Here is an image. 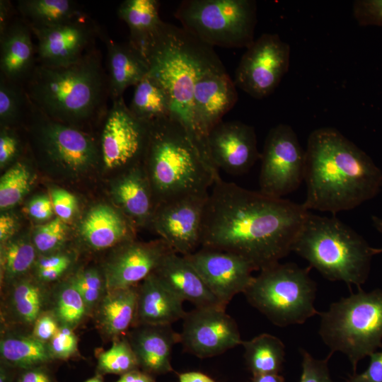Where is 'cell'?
Returning <instances> with one entry per match:
<instances>
[{
    "label": "cell",
    "instance_id": "1",
    "mask_svg": "<svg viewBox=\"0 0 382 382\" xmlns=\"http://www.w3.org/2000/svg\"><path fill=\"white\" fill-rule=\"evenodd\" d=\"M309 212L302 204L248 190L219 176L205 204L200 245L237 255L260 271L292 251Z\"/></svg>",
    "mask_w": 382,
    "mask_h": 382
},
{
    "label": "cell",
    "instance_id": "36",
    "mask_svg": "<svg viewBox=\"0 0 382 382\" xmlns=\"http://www.w3.org/2000/svg\"><path fill=\"white\" fill-rule=\"evenodd\" d=\"M86 313L84 301L71 280L62 285L57 293L54 314L61 325L73 328Z\"/></svg>",
    "mask_w": 382,
    "mask_h": 382
},
{
    "label": "cell",
    "instance_id": "3",
    "mask_svg": "<svg viewBox=\"0 0 382 382\" xmlns=\"http://www.w3.org/2000/svg\"><path fill=\"white\" fill-rule=\"evenodd\" d=\"M149 74L168 91L171 115L179 120L209 157L206 144L199 137L194 117L193 96L197 81L206 73L226 69L214 48L183 27L163 23L141 50Z\"/></svg>",
    "mask_w": 382,
    "mask_h": 382
},
{
    "label": "cell",
    "instance_id": "56",
    "mask_svg": "<svg viewBox=\"0 0 382 382\" xmlns=\"http://www.w3.org/2000/svg\"><path fill=\"white\" fill-rule=\"evenodd\" d=\"M179 378L180 382H215L205 374L195 371L183 373Z\"/></svg>",
    "mask_w": 382,
    "mask_h": 382
},
{
    "label": "cell",
    "instance_id": "35",
    "mask_svg": "<svg viewBox=\"0 0 382 382\" xmlns=\"http://www.w3.org/2000/svg\"><path fill=\"white\" fill-rule=\"evenodd\" d=\"M28 98L24 86L0 74V122L10 127L26 117Z\"/></svg>",
    "mask_w": 382,
    "mask_h": 382
},
{
    "label": "cell",
    "instance_id": "26",
    "mask_svg": "<svg viewBox=\"0 0 382 382\" xmlns=\"http://www.w3.org/2000/svg\"><path fill=\"white\" fill-rule=\"evenodd\" d=\"M81 234L94 250L105 249L129 241L132 231L129 223L119 212L106 205L92 208L81 224Z\"/></svg>",
    "mask_w": 382,
    "mask_h": 382
},
{
    "label": "cell",
    "instance_id": "43",
    "mask_svg": "<svg viewBox=\"0 0 382 382\" xmlns=\"http://www.w3.org/2000/svg\"><path fill=\"white\" fill-rule=\"evenodd\" d=\"M78 340L71 328L61 325L57 333L49 342L52 357L65 359L77 350Z\"/></svg>",
    "mask_w": 382,
    "mask_h": 382
},
{
    "label": "cell",
    "instance_id": "38",
    "mask_svg": "<svg viewBox=\"0 0 382 382\" xmlns=\"http://www.w3.org/2000/svg\"><path fill=\"white\" fill-rule=\"evenodd\" d=\"M35 259V248L25 239L9 242L4 249L1 265L4 277L13 279L25 273Z\"/></svg>",
    "mask_w": 382,
    "mask_h": 382
},
{
    "label": "cell",
    "instance_id": "8",
    "mask_svg": "<svg viewBox=\"0 0 382 382\" xmlns=\"http://www.w3.org/2000/svg\"><path fill=\"white\" fill-rule=\"evenodd\" d=\"M311 269L278 262L260 270L244 295L275 325L302 324L320 313L314 307L317 284L309 275Z\"/></svg>",
    "mask_w": 382,
    "mask_h": 382
},
{
    "label": "cell",
    "instance_id": "12",
    "mask_svg": "<svg viewBox=\"0 0 382 382\" xmlns=\"http://www.w3.org/2000/svg\"><path fill=\"white\" fill-rule=\"evenodd\" d=\"M290 46L277 34L263 33L246 49L235 71L236 86L250 96H270L287 73Z\"/></svg>",
    "mask_w": 382,
    "mask_h": 382
},
{
    "label": "cell",
    "instance_id": "11",
    "mask_svg": "<svg viewBox=\"0 0 382 382\" xmlns=\"http://www.w3.org/2000/svg\"><path fill=\"white\" fill-rule=\"evenodd\" d=\"M260 159L258 191L264 195L283 198L304 180L305 151L288 125L279 124L269 131Z\"/></svg>",
    "mask_w": 382,
    "mask_h": 382
},
{
    "label": "cell",
    "instance_id": "39",
    "mask_svg": "<svg viewBox=\"0 0 382 382\" xmlns=\"http://www.w3.org/2000/svg\"><path fill=\"white\" fill-rule=\"evenodd\" d=\"M137 365L136 355L127 339L114 342L98 358V367L108 373L126 374L134 370Z\"/></svg>",
    "mask_w": 382,
    "mask_h": 382
},
{
    "label": "cell",
    "instance_id": "24",
    "mask_svg": "<svg viewBox=\"0 0 382 382\" xmlns=\"http://www.w3.org/2000/svg\"><path fill=\"white\" fill-rule=\"evenodd\" d=\"M138 364L154 373L171 370L170 357L174 346L180 343V333L171 325H137L128 339Z\"/></svg>",
    "mask_w": 382,
    "mask_h": 382
},
{
    "label": "cell",
    "instance_id": "5",
    "mask_svg": "<svg viewBox=\"0 0 382 382\" xmlns=\"http://www.w3.org/2000/svg\"><path fill=\"white\" fill-rule=\"evenodd\" d=\"M144 158L156 207L175 198L208 193L220 176L187 129L172 116L149 122Z\"/></svg>",
    "mask_w": 382,
    "mask_h": 382
},
{
    "label": "cell",
    "instance_id": "15",
    "mask_svg": "<svg viewBox=\"0 0 382 382\" xmlns=\"http://www.w3.org/2000/svg\"><path fill=\"white\" fill-rule=\"evenodd\" d=\"M37 64L61 67L79 61L95 45L100 29L86 14L47 27H30Z\"/></svg>",
    "mask_w": 382,
    "mask_h": 382
},
{
    "label": "cell",
    "instance_id": "17",
    "mask_svg": "<svg viewBox=\"0 0 382 382\" xmlns=\"http://www.w3.org/2000/svg\"><path fill=\"white\" fill-rule=\"evenodd\" d=\"M183 256L226 307L236 295L244 294L254 278L250 264L231 253L202 247Z\"/></svg>",
    "mask_w": 382,
    "mask_h": 382
},
{
    "label": "cell",
    "instance_id": "18",
    "mask_svg": "<svg viewBox=\"0 0 382 382\" xmlns=\"http://www.w3.org/2000/svg\"><path fill=\"white\" fill-rule=\"evenodd\" d=\"M210 161L216 170L239 175L250 170L260 154L253 127L240 121H221L207 137Z\"/></svg>",
    "mask_w": 382,
    "mask_h": 382
},
{
    "label": "cell",
    "instance_id": "9",
    "mask_svg": "<svg viewBox=\"0 0 382 382\" xmlns=\"http://www.w3.org/2000/svg\"><path fill=\"white\" fill-rule=\"evenodd\" d=\"M174 16L181 27L212 47L247 49L255 41L254 0H184Z\"/></svg>",
    "mask_w": 382,
    "mask_h": 382
},
{
    "label": "cell",
    "instance_id": "55",
    "mask_svg": "<svg viewBox=\"0 0 382 382\" xmlns=\"http://www.w3.org/2000/svg\"><path fill=\"white\" fill-rule=\"evenodd\" d=\"M117 382H152L146 374L135 370L124 374Z\"/></svg>",
    "mask_w": 382,
    "mask_h": 382
},
{
    "label": "cell",
    "instance_id": "51",
    "mask_svg": "<svg viewBox=\"0 0 382 382\" xmlns=\"http://www.w3.org/2000/svg\"><path fill=\"white\" fill-rule=\"evenodd\" d=\"M16 230V219L9 214H1L0 217V241L4 242L9 239Z\"/></svg>",
    "mask_w": 382,
    "mask_h": 382
},
{
    "label": "cell",
    "instance_id": "59",
    "mask_svg": "<svg viewBox=\"0 0 382 382\" xmlns=\"http://www.w3.org/2000/svg\"><path fill=\"white\" fill-rule=\"evenodd\" d=\"M6 377L5 376V373L4 371H1V376H0V382H6Z\"/></svg>",
    "mask_w": 382,
    "mask_h": 382
},
{
    "label": "cell",
    "instance_id": "50",
    "mask_svg": "<svg viewBox=\"0 0 382 382\" xmlns=\"http://www.w3.org/2000/svg\"><path fill=\"white\" fill-rule=\"evenodd\" d=\"M71 264V259L65 255H53L40 258L37 262V270L56 268L69 267Z\"/></svg>",
    "mask_w": 382,
    "mask_h": 382
},
{
    "label": "cell",
    "instance_id": "58",
    "mask_svg": "<svg viewBox=\"0 0 382 382\" xmlns=\"http://www.w3.org/2000/svg\"><path fill=\"white\" fill-rule=\"evenodd\" d=\"M371 221H372V224L374 228L380 233L382 234V219L376 216H372Z\"/></svg>",
    "mask_w": 382,
    "mask_h": 382
},
{
    "label": "cell",
    "instance_id": "27",
    "mask_svg": "<svg viewBox=\"0 0 382 382\" xmlns=\"http://www.w3.org/2000/svg\"><path fill=\"white\" fill-rule=\"evenodd\" d=\"M145 173L135 165L115 187V198L122 209L139 224L151 221L156 209L153 190Z\"/></svg>",
    "mask_w": 382,
    "mask_h": 382
},
{
    "label": "cell",
    "instance_id": "13",
    "mask_svg": "<svg viewBox=\"0 0 382 382\" xmlns=\"http://www.w3.org/2000/svg\"><path fill=\"white\" fill-rule=\"evenodd\" d=\"M111 102L103 115L100 143L101 161L106 168L111 170L135 166L144 155L149 122L137 118L123 96Z\"/></svg>",
    "mask_w": 382,
    "mask_h": 382
},
{
    "label": "cell",
    "instance_id": "16",
    "mask_svg": "<svg viewBox=\"0 0 382 382\" xmlns=\"http://www.w3.org/2000/svg\"><path fill=\"white\" fill-rule=\"evenodd\" d=\"M208 193L192 195L158 204L152 218L157 232L172 250L187 255L200 245Z\"/></svg>",
    "mask_w": 382,
    "mask_h": 382
},
{
    "label": "cell",
    "instance_id": "14",
    "mask_svg": "<svg viewBox=\"0 0 382 382\" xmlns=\"http://www.w3.org/2000/svg\"><path fill=\"white\" fill-rule=\"evenodd\" d=\"M219 306L195 308L183 318L180 343L200 358L219 355L242 345L236 322Z\"/></svg>",
    "mask_w": 382,
    "mask_h": 382
},
{
    "label": "cell",
    "instance_id": "7",
    "mask_svg": "<svg viewBox=\"0 0 382 382\" xmlns=\"http://www.w3.org/2000/svg\"><path fill=\"white\" fill-rule=\"evenodd\" d=\"M319 335L330 353L345 354L352 374L359 361L382 349V289L358 292L330 304L319 313Z\"/></svg>",
    "mask_w": 382,
    "mask_h": 382
},
{
    "label": "cell",
    "instance_id": "53",
    "mask_svg": "<svg viewBox=\"0 0 382 382\" xmlns=\"http://www.w3.org/2000/svg\"><path fill=\"white\" fill-rule=\"evenodd\" d=\"M66 270L64 267L38 270L37 276L43 282H52L59 278Z\"/></svg>",
    "mask_w": 382,
    "mask_h": 382
},
{
    "label": "cell",
    "instance_id": "48",
    "mask_svg": "<svg viewBox=\"0 0 382 382\" xmlns=\"http://www.w3.org/2000/svg\"><path fill=\"white\" fill-rule=\"evenodd\" d=\"M59 328L58 320L54 315L42 313L33 324L32 335L47 343L54 336Z\"/></svg>",
    "mask_w": 382,
    "mask_h": 382
},
{
    "label": "cell",
    "instance_id": "45",
    "mask_svg": "<svg viewBox=\"0 0 382 382\" xmlns=\"http://www.w3.org/2000/svg\"><path fill=\"white\" fill-rule=\"evenodd\" d=\"M54 211L62 221H68L73 216L77 201L74 195L64 189H54L51 192Z\"/></svg>",
    "mask_w": 382,
    "mask_h": 382
},
{
    "label": "cell",
    "instance_id": "31",
    "mask_svg": "<svg viewBox=\"0 0 382 382\" xmlns=\"http://www.w3.org/2000/svg\"><path fill=\"white\" fill-rule=\"evenodd\" d=\"M129 108L137 118L150 122L171 115V100L166 89L148 74L134 86Z\"/></svg>",
    "mask_w": 382,
    "mask_h": 382
},
{
    "label": "cell",
    "instance_id": "2",
    "mask_svg": "<svg viewBox=\"0 0 382 382\" xmlns=\"http://www.w3.org/2000/svg\"><path fill=\"white\" fill-rule=\"evenodd\" d=\"M304 181L307 210L336 214L357 207L382 187V171L373 160L334 127L308 136Z\"/></svg>",
    "mask_w": 382,
    "mask_h": 382
},
{
    "label": "cell",
    "instance_id": "30",
    "mask_svg": "<svg viewBox=\"0 0 382 382\" xmlns=\"http://www.w3.org/2000/svg\"><path fill=\"white\" fill-rule=\"evenodd\" d=\"M16 8L30 27L52 26L85 14L72 0H20Z\"/></svg>",
    "mask_w": 382,
    "mask_h": 382
},
{
    "label": "cell",
    "instance_id": "54",
    "mask_svg": "<svg viewBox=\"0 0 382 382\" xmlns=\"http://www.w3.org/2000/svg\"><path fill=\"white\" fill-rule=\"evenodd\" d=\"M19 382H50V380L45 372L34 369L23 374Z\"/></svg>",
    "mask_w": 382,
    "mask_h": 382
},
{
    "label": "cell",
    "instance_id": "20",
    "mask_svg": "<svg viewBox=\"0 0 382 382\" xmlns=\"http://www.w3.org/2000/svg\"><path fill=\"white\" fill-rule=\"evenodd\" d=\"M171 252L174 251L162 239L149 243L128 242L108 265L107 290L136 286L152 274Z\"/></svg>",
    "mask_w": 382,
    "mask_h": 382
},
{
    "label": "cell",
    "instance_id": "42",
    "mask_svg": "<svg viewBox=\"0 0 382 382\" xmlns=\"http://www.w3.org/2000/svg\"><path fill=\"white\" fill-rule=\"evenodd\" d=\"M302 372L299 382H334L330 374L328 361L332 353L323 359H316L306 350L301 349Z\"/></svg>",
    "mask_w": 382,
    "mask_h": 382
},
{
    "label": "cell",
    "instance_id": "47",
    "mask_svg": "<svg viewBox=\"0 0 382 382\" xmlns=\"http://www.w3.org/2000/svg\"><path fill=\"white\" fill-rule=\"evenodd\" d=\"M19 141L9 127H3L0 135V165L6 166L13 160L19 151Z\"/></svg>",
    "mask_w": 382,
    "mask_h": 382
},
{
    "label": "cell",
    "instance_id": "32",
    "mask_svg": "<svg viewBox=\"0 0 382 382\" xmlns=\"http://www.w3.org/2000/svg\"><path fill=\"white\" fill-rule=\"evenodd\" d=\"M242 345L246 363L253 375L278 374L282 370L285 347L279 338L262 333L243 341Z\"/></svg>",
    "mask_w": 382,
    "mask_h": 382
},
{
    "label": "cell",
    "instance_id": "34",
    "mask_svg": "<svg viewBox=\"0 0 382 382\" xmlns=\"http://www.w3.org/2000/svg\"><path fill=\"white\" fill-rule=\"evenodd\" d=\"M10 299L17 318L24 324L33 325L42 314L45 293L36 282L21 280L13 286Z\"/></svg>",
    "mask_w": 382,
    "mask_h": 382
},
{
    "label": "cell",
    "instance_id": "23",
    "mask_svg": "<svg viewBox=\"0 0 382 382\" xmlns=\"http://www.w3.org/2000/svg\"><path fill=\"white\" fill-rule=\"evenodd\" d=\"M33 35L21 18H14L0 35V74L23 86L37 64Z\"/></svg>",
    "mask_w": 382,
    "mask_h": 382
},
{
    "label": "cell",
    "instance_id": "21",
    "mask_svg": "<svg viewBox=\"0 0 382 382\" xmlns=\"http://www.w3.org/2000/svg\"><path fill=\"white\" fill-rule=\"evenodd\" d=\"M153 273L173 294L183 301L190 302L196 308L219 306L226 308L183 255L170 253Z\"/></svg>",
    "mask_w": 382,
    "mask_h": 382
},
{
    "label": "cell",
    "instance_id": "22",
    "mask_svg": "<svg viewBox=\"0 0 382 382\" xmlns=\"http://www.w3.org/2000/svg\"><path fill=\"white\" fill-rule=\"evenodd\" d=\"M106 47V74L110 99L123 96L129 86H135L149 71L148 63L137 47L127 42L111 39L100 29L99 36Z\"/></svg>",
    "mask_w": 382,
    "mask_h": 382
},
{
    "label": "cell",
    "instance_id": "6",
    "mask_svg": "<svg viewBox=\"0 0 382 382\" xmlns=\"http://www.w3.org/2000/svg\"><path fill=\"white\" fill-rule=\"evenodd\" d=\"M325 279L361 288L370 272L372 257L382 248L371 247L353 228L335 216L308 213L292 247Z\"/></svg>",
    "mask_w": 382,
    "mask_h": 382
},
{
    "label": "cell",
    "instance_id": "40",
    "mask_svg": "<svg viewBox=\"0 0 382 382\" xmlns=\"http://www.w3.org/2000/svg\"><path fill=\"white\" fill-rule=\"evenodd\" d=\"M71 282L81 295L88 312L99 304L107 289L105 282L95 269L79 272Z\"/></svg>",
    "mask_w": 382,
    "mask_h": 382
},
{
    "label": "cell",
    "instance_id": "25",
    "mask_svg": "<svg viewBox=\"0 0 382 382\" xmlns=\"http://www.w3.org/2000/svg\"><path fill=\"white\" fill-rule=\"evenodd\" d=\"M137 293L134 325H172L186 313L183 301L168 290L154 273L137 286Z\"/></svg>",
    "mask_w": 382,
    "mask_h": 382
},
{
    "label": "cell",
    "instance_id": "10",
    "mask_svg": "<svg viewBox=\"0 0 382 382\" xmlns=\"http://www.w3.org/2000/svg\"><path fill=\"white\" fill-rule=\"evenodd\" d=\"M26 117L31 122L35 144L53 163L72 172H81L100 157V149L88 134L50 118L29 99Z\"/></svg>",
    "mask_w": 382,
    "mask_h": 382
},
{
    "label": "cell",
    "instance_id": "60",
    "mask_svg": "<svg viewBox=\"0 0 382 382\" xmlns=\"http://www.w3.org/2000/svg\"><path fill=\"white\" fill-rule=\"evenodd\" d=\"M86 382H101V380L100 379L99 377H94L86 381Z\"/></svg>",
    "mask_w": 382,
    "mask_h": 382
},
{
    "label": "cell",
    "instance_id": "33",
    "mask_svg": "<svg viewBox=\"0 0 382 382\" xmlns=\"http://www.w3.org/2000/svg\"><path fill=\"white\" fill-rule=\"evenodd\" d=\"M1 357L8 363L20 367L34 366L52 358L49 347L33 335H6L0 342Z\"/></svg>",
    "mask_w": 382,
    "mask_h": 382
},
{
    "label": "cell",
    "instance_id": "19",
    "mask_svg": "<svg viewBox=\"0 0 382 382\" xmlns=\"http://www.w3.org/2000/svg\"><path fill=\"white\" fill-rule=\"evenodd\" d=\"M237 100L236 84L226 69L207 72L197 81L193 112L198 134L206 145L208 133L222 121Z\"/></svg>",
    "mask_w": 382,
    "mask_h": 382
},
{
    "label": "cell",
    "instance_id": "46",
    "mask_svg": "<svg viewBox=\"0 0 382 382\" xmlns=\"http://www.w3.org/2000/svg\"><path fill=\"white\" fill-rule=\"evenodd\" d=\"M367 369L361 374H352L343 382H382V349L370 356Z\"/></svg>",
    "mask_w": 382,
    "mask_h": 382
},
{
    "label": "cell",
    "instance_id": "44",
    "mask_svg": "<svg viewBox=\"0 0 382 382\" xmlns=\"http://www.w3.org/2000/svg\"><path fill=\"white\" fill-rule=\"evenodd\" d=\"M352 12L361 26L382 27V0L354 1Z\"/></svg>",
    "mask_w": 382,
    "mask_h": 382
},
{
    "label": "cell",
    "instance_id": "57",
    "mask_svg": "<svg viewBox=\"0 0 382 382\" xmlns=\"http://www.w3.org/2000/svg\"><path fill=\"white\" fill-rule=\"evenodd\" d=\"M253 382H284L283 376L278 374L253 375Z\"/></svg>",
    "mask_w": 382,
    "mask_h": 382
},
{
    "label": "cell",
    "instance_id": "41",
    "mask_svg": "<svg viewBox=\"0 0 382 382\" xmlns=\"http://www.w3.org/2000/svg\"><path fill=\"white\" fill-rule=\"evenodd\" d=\"M65 235L64 221L57 217L36 230L33 237V245L40 253H50L61 245Z\"/></svg>",
    "mask_w": 382,
    "mask_h": 382
},
{
    "label": "cell",
    "instance_id": "29",
    "mask_svg": "<svg viewBox=\"0 0 382 382\" xmlns=\"http://www.w3.org/2000/svg\"><path fill=\"white\" fill-rule=\"evenodd\" d=\"M159 6L158 0H125L118 6L117 16L129 30V42L139 51L163 23Z\"/></svg>",
    "mask_w": 382,
    "mask_h": 382
},
{
    "label": "cell",
    "instance_id": "28",
    "mask_svg": "<svg viewBox=\"0 0 382 382\" xmlns=\"http://www.w3.org/2000/svg\"><path fill=\"white\" fill-rule=\"evenodd\" d=\"M137 286L107 290L99 303L98 321L108 335L117 336L134 325Z\"/></svg>",
    "mask_w": 382,
    "mask_h": 382
},
{
    "label": "cell",
    "instance_id": "37",
    "mask_svg": "<svg viewBox=\"0 0 382 382\" xmlns=\"http://www.w3.org/2000/svg\"><path fill=\"white\" fill-rule=\"evenodd\" d=\"M30 174L27 166L17 162L1 176L0 180V207L8 209L20 202L28 191Z\"/></svg>",
    "mask_w": 382,
    "mask_h": 382
},
{
    "label": "cell",
    "instance_id": "4",
    "mask_svg": "<svg viewBox=\"0 0 382 382\" xmlns=\"http://www.w3.org/2000/svg\"><path fill=\"white\" fill-rule=\"evenodd\" d=\"M23 86L29 100L45 115L79 129L82 123L103 116L108 108L107 74L95 46L69 66L37 64Z\"/></svg>",
    "mask_w": 382,
    "mask_h": 382
},
{
    "label": "cell",
    "instance_id": "49",
    "mask_svg": "<svg viewBox=\"0 0 382 382\" xmlns=\"http://www.w3.org/2000/svg\"><path fill=\"white\" fill-rule=\"evenodd\" d=\"M53 210L52 200L46 196L35 197L28 206V214L38 221L49 219L53 214Z\"/></svg>",
    "mask_w": 382,
    "mask_h": 382
},
{
    "label": "cell",
    "instance_id": "52",
    "mask_svg": "<svg viewBox=\"0 0 382 382\" xmlns=\"http://www.w3.org/2000/svg\"><path fill=\"white\" fill-rule=\"evenodd\" d=\"M13 7L10 1L0 0V35L2 34L11 21Z\"/></svg>",
    "mask_w": 382,
    "mask_h": 382
}]
</instances>
